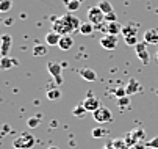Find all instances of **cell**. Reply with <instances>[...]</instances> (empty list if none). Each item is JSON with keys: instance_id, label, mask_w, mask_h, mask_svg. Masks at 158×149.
<instances>
[{"instance_id": "cell-1", "label": "cell", "mask_w": 158, "mask_h": 149, "mask_svg": "<svg viewBox=\"0 0 158 149\" xmlns=\"http://www.w3.org/2000/svg\"><path fill=\"white\" fill-rule=\"evenodd\" d=\"M80 25H81L80 19H78L75 14H72V13L67 11L66 14H63V16L53 19V24H52L53 28H52V30L58 32L60 35H71V33H74L75 30H78Z\"/></svg>"}, {"instance_id": "cell-2", "label": "cell", "mask_w": 158, "mask_h": 149, "mask_svg": "<svg viewBox=\"0 0 158 149\" xmlns=\"http://www.w3.org/2000/svg\"><path fill=\"white\" fill-rule=\"evenodd\" d=\"M36 143V138L28 134V132H24V134H19L14 140H13V147L14 149H31Z\"/></svg>"}, {"instance_id": "cell-3", "label": "cell", "mask_w": 158, "mask_h": 149, "mask_svg": "<svg viewBox=\"0 0 158 149\" xmlns=\"http://www.w3.org/2000/svg\"><path fill=\"white\" fill-rule=\"evenodd\" d=\"M88 20L94 25H100L105 22V13L100 10V6H91L88 10Z\"/></svg>"}, {"instance_id": "cell-4", "label": "cell", "mask_w": 158, "mask_h": 149, "mask_svg": "<svg viewBox=\"0 0 158 149\" xmlns=\"http://www.w3.org/2000/svg\"><path fill=\"white\" fill-rule=\"evenodd\" d=\"M96 30H103L105 32V35H119L121 32H122V25L118 22H103V24H100V25H96Z\"/></svg>"}, {"instance_id": "cell-5", "label": "cell", "mask_w": 158, "mask_h": 149, "mask_svg": "<svg viewBox=\"0 0 158 149\" xmlns=\"http://www.w3.org/2000/svg\"><path fill=\"white\" fill-rule=\"evenodd\" d=\"M93 118H94V121H97L99 124H106V122H111V121H113V113H111L106 107H100V109H97V110L93 113Z\"/></svg>"}, {"instance_id": "cell-6", "label": "cell", "mask_w": 158, "mask_h": 149, "mask_svg": "<svg viewBox=\"0 0 158 149\" xmlns=\"http://www.w3.org/2000/svg\"><path fill=\"white\" fill-rule=\"evenodd\" d=\"M47 71H49V74L53 77V80H55L56 85H61V83H63V77H61V63L49 61V63H47Z\"/></svg>"}, {"instance_id": "cell-7", "label": "cell", "mask_w": 158, "mask_h": 149, "mask_svg": "<svg viewBox=\"0 0 158 149\" xmlns=\"http://www.w3.org/2000/svg\"><path fill=\"white\" fill-rule=\"evenodd\" d=\"M138 32H139V24L135 22V20H130V22H127L124 27H122V36L124 39L127 38H133V36H138Z\"/></svg>"}, {"instance_id": "cell-8", "label": "cell", "mask_w": 158, "mask_h": 149, "mask_svg": "<svg viewBox=\"0 0 158 149\" xmlns=\"http://www.w3.org/2000/svg\"><path fill=\"white\" fill-rule=\"evenodd\" d=\"M100 46L105 50H114L118 47V36L116 35H105L100 38Z\"/></svg>"}, {"instance_id": "cell-9", "label": "cell", "mask_w": 158, "mask_h": 149, "mask_svg": "<svg viewBox=\"0 0 158 149\" xmlns=\"http://www.w3.org/2000/svg\"><path fill=\"white\" fill-rule=\"evenodd\" d=\"M135 50H136V57L141 60L143 65H147L149 63V52H147V42H138L136 46H135Z\"/></svg>"}, {"instance_id": "cell-10", "label": "cell", "mask_w": 158, "mask_h": 149, "mask_svg": "<svg viewBox=\"0 0 158 149\" xmlns=\"http://www.w3.org/2000/svg\"><path fill=\"white\" fill-rule=\"evenodd\" d=\"M83 105H85V109L88 112H91L94 113L97 109H100V99L94 97V96H86L85 100H83Z\"/></svg>"}, {"instance_id": "cell-11", "label": "cell", "mask_w": 158, "mask_h": 149, "mask_svg": "<svg viewBox=\"0 0 158 149\" xmlns=\"http://www.w3.org/2000/svg\"><path fill=\"white\" fill-rule=\"evenodd\" d=\"M78 75L83 80H86V82H96L97 80V74L91 68H81V69H78Z\"/></svg>"}, {"instance_id": "cell-12", "label": "cell", "mask_w": 158, "mask_h": 149, "mask_svg": "<svg viewBox=\"0 0 158 149\" xmlns=\"http://www.w3.org/2000/svg\"><path fill=\"white\" fill-rule=\"evenodd\" d=\"M144 42L147 44H158V28H149L144 32Z\"/></svg>"}, {"instance_id": "cell-13", "label": "cell", "mask_w": 158, "mask_h": 149, "mask_svg": "<svg viewBox=\"0 0 158 149\" xmlns=\"http://www.w3.org/2000/svg\"><path fill=\"white\" fill-rule=\"evenodd\" d=\"M61 36H63V35H60V33L55 32V30L49 32V33L46 35V44H47V46H58Z\"/></svg>"}, {"instance_id": "cell-14", "label": "cell", "mask_w": 158, "mask_h": 149, "mask_svg": "<svg viewBox=\"0 0 158 149\" xmlns=\"http://www.w3.org/2000/svg\"><path fill=\"white\" fill-rule=\"evenodd\" d=\"M72 46H74V39H72V36H71V35H63L61 39H60L58 47H60L61 50H69V49H72Z\"/></svg>"}, {"instance_id": "cell-15", "label": "cell", "mask_w": 158, "mask_h": 149, "mask_svg": "<svg viewBox=\"0 0 158 149\" xmlns=\"http://www.w3.org/2000/svg\"><path fill=\"white\" fill-rule=\"evenodd\" d=\"M13 44V39L10 35H3L2 36V47H0V50H2V55L3 57H8V52H10V47Z\"/></svg>"}, {"instance_id": "cell-16", "label": "cell", "mask_w": 158, "mask_h": 149, "mask_svg": "<svg viewBox=\"0 0 158 149\" xmlns=\"http://www.w3.org/2000/svg\"><path fill=\"white\" fill-rule=\"evenodd\" d=\"M94 30H96V25H94V24H91L89 20H88V22H83V24L80 25V28H78V32H80L81 35H85V36L94 33Z\"/></svg>"}, {"instance_id": "cell-17", "label": "cell", "mask_w": 158, "mask_h": 149, "mask_svg": "<svg viewBox=\"0 0 158 149\" xmlns=\"http://www.w3.org/2000/svg\"><path fill=\"white\" fill-rule=\"evenodd\" d=\"M19 65V61L16 58H8V57H3L2 61H0V68L2 69H10L13 66H17Z\"/></svg>"}, {"instance_id": "cell-18", "label": "cell", "mask_w": 158, "mask_h": 149, "mask_svg": "<svg viewBox=\"0 0 158 149\" xmlns=\"http://www.w3.org/2000/svg\"><path fill=\"white\" fill-rule=\"evenodd\" d=\"M138 88H139V82L136 79H130L128 83H127V87H125L127 94H135V93L138 91Z\"/></svg>"}, {"instance_id": "cell-19", "label": "cell", "mask_w": 158, "mask_h": 149, "mask_svg": "<svg viewBox=\"0 0 158 149\" xmlns=\"http://www.w3.org/2000/svg\"><path fill=\"white\" fill-rule=\"evenodd\" d=\"M80 5H81L80 0H66V8H67V11H69V13L77 11L80 8Z\"/></svg>"}, {"instance_id": "cell-20", "label": "cell", "mask_w": 158, "mask_h": 149, "mask_svg": "<svg viewBox=\"0 0 158 149\" xmlns=\"http://www.w3.org/2000/svg\"><path fill=\"white\" fill-rule=\"evenodd\" d=\"M86 113H88V110L85 109V105H83V104L77 105V107L72 110V115H74L75 118H80V119H81V118H85V116H86Z\"/></svg>"}, {"instance_id": "cell-21", "label": "cell", "mask_w": 158, "mask_h": 149, "mask_svg": "<svg viewBox=\"0 0 158 149\" xmlns=\"http://www.w3.org/2000/svg\"><path fill=\"white\" fill-rule=\"evenodd\" d=\"M33 55L35 57H44V55H47V47L42 46V44H36L33 47Z\"/></svg>"}, {"instance_id": "cell-22", "label": "cell", "mask_w": 158, "mask_h": 149, "mask_svg": "<svg viewBox=\"0 0 158 149\" xmlns=\"http://www.w3.org/2000/svg\"><path fill=\"white\" fill-rule=\"evenodd\" d=\"M99 6H100V10H102L105 14H108V13H111V11H114V8H113V5L108 2V0H100V2H99Z\"/></svg>"}, {"instance_id": "cell-23", "label": "cell", "mask_w": 158, "mask_h": 149, "mask_svg": "<svg viewBox=\"0 0 158 149\" xmlns=\"http://www.w3.org/2000/svg\"><path fill=\"white\" fill-rule=\"evenodd\" d=\"M60 97H61V91L58 88H52V90L47 91V99L49 100H58Z\"/></svg>"}, {"instance_id": "cell-24", "label": "cell", "mask_w": 158, "mask_h": 149, "mask_svg": "<svg viewBox=\"0 0 158 149\" xmlns=\"http://www.w3.org/2000/svg\"><path fill=\"white\" fill-rule=\"evenodd\" d=\"M39 124H41V118H38V116H31L27 119V126L30 129H36V127H39Z\"/></svg>"}, {"instance_id": "cell-25", "label": "cell", "mask_w": 158, "mask_h": 149, "mask_svg": "<svg viewBox=\"0 0 158 149\" xmlns=\"http://www.w3.org/2000/svg\"><path fill=\"white\" fill-rule=\"evenodd\" d=\"M11 8H13V2H11V0H2V2H0V11H2V13H8Z\"/></svg>"}, {"instance_id": "cell-26", "label": "cell", "mask_w": 158, "mask_h": 149, "mask_svg": "<svg viewBox=\"0 0 158 149\" xmlns=\"http://www.w3.org/2000/svg\"><path fill=\"white\" fill-rule=\"evenodd\" d=\"M116 20H118L116 11H111V13L105 14V22H116Z\"/></svg>"}, {"instance_id": "cell-27", "label": "cell", "mask_w": 158, "mask_h": 149, "mask_svg": "<svg viewBox=\"0 0 158 149\" xmlns=\"http://www.w3.org/2000/svg\"><path fill=\"white\" fill-rule=\"evenodd\" d=\"M103 135H105V130L100 129V127H96V129L93 130V137H94V138H102Z\"/></svg>"}, {"instance_id": "cell-28", "label": "cell", "mask_w": 158, "mask_h": 149, "mask_svg": "<svg viewBox=\"0 0 158 149\" xmlns=\"http://www.w3.org/2000/svg\"><path fill=\"white\" fill-rule=\"evenodd\" d=\"M128 102H130V99H128V96H124V97H121L119 99V102H118V105L121 109H124V107H127L128 105Z\"/></svg>"}, {"instance_id": "cell-29", "label": "cell", "mask_w": 158, "mask_h": 149, "mask_svg": "<svg viewBox=\"0 0 158 149\" xmlns=\"http://www.w3.org/2000/svg\"><path fill=\"white\" fill-rule=\"evenodd\" d=\"M114 94H116V97H118V99H121V97H124V96H128L125 88H116Z\"/></svg>"}, {"instance_id": "cell-30", "label": "cell", "mask_w": 158, "mask_h": 149, "mask_svg": "<svg viewBox=\"0 0 158 149\" xmlns=\"http://www.w3.org/2000/svg\"><path fill=\"white\" fill-rule=\"evenodd\" d=\"M147 146H149V147H153V149H158V137L152 138V140L147 143Z\"/></svg>"}, {"instance_id": "cell-31", "label": "cell", "mask_w": 158, "mask_h": 149, "mask_svg": "<svg viewBox=\"0 0 158 149\" xmlns=\"http://www.w3.org/2000/svg\"><path fill=\"white\" fill-rule=\"evenodd\" d=\"M105 149H116V146L113 144V143H110V144H106V146H105Z\"/></svg>"}, {"instance_id": "cell-32", "label": "cell", "mask_w": 158, "mask_h": 149, "mask_svg": "<svg viewBox=\"0 0 158 149\" xmlns=\"http://www.w3.org/2000/svg\"><path fill=\"white\" fill-rule=\"evenodd\" d=\"M49 149H58V147H56V146H50Z\"/></svg>"}, {"instance_id": "cell-33", "label": "cell", "mask_w": 158, "mask_h": 149, "mask_svg": "<svg viewBox=\"0 0 158 149\" xmlns=\"http://www.w3.org/2000/svg\"><path fill=\"white\" fill-rule=\"evenodd\" d=\"M155 60H156V61H158V52H156V53H155Z\"/></svg>"}, {"instance_id": "cell-34", "label": "cell", "mask_w": 158, "mask_h": 149, "mask_svg": "<svg viewBox=\"0 0 158 149\" xmlns=\"http://www.w3.org/2000/svg\"><path fill=\"white\" fill-rule=\"evenodd\" d=\"M80 2H83V0H80Z\"/></svg>"}]
</instances>
